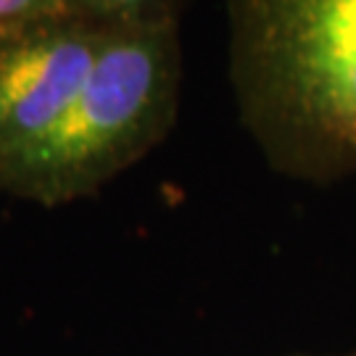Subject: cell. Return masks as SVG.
Wrapping results in <instances>:
<instances>
[{
  "label": "cell",
  "instance_id": "cell-3",
  "mask_svg": "<svg viewBox=\"0 0 356 356\" xmlns=\"http://www.w3.org/2000/svg\"><path fill=\"white\" fill-rule=\"evenodd\" d=\"M114 19H53L0 38V191L13 195L88 88Z\"/></svg>",
  "mask_w": 356,
  "mask_h": 356
},
{
  "label": "cell",
  "instance_id": "cell-5",
  "mask_svg": "<svg viewBox=\"0 0 356 356\" xmlns=\"http://www.w3.org/2000/svg\"><path fill=\"white\" fill-rule=\"evenodd\" d=\"M90 8L124 24H179L182 0H88Z\"/></svg>",
  "mask_w": 356,
  "mask_h": 356
},
{
  "label": "cell",
  "instance_id": "cell-1",
  "mask_svg": "<svg viewBox=\"0 0 356 356\" xmlns=\"http://www.w3.org/2000/svg\"><path fill=\"white\" fill-rule=\"evenodd\" d=\"M243 122L277 166L356 169V0H227Z\"/></svg>",
  "mask_w": 356,
  "mask_h": 356
},
{
  "label": "cell",
  "instance_id": "cell-2",
  "mask_svg": "<svg viewBox=\"0 0 356 356\" xmlns=\"http://www.w3.org/2000/svg\"><path fill=\"white\" fill-rule=\"evenodd\" d=\"M179 85V24L114 22L74 114L13 195L64 206L101 191L166 138Z\"/></svg>",
  "mask_w": 356,
  "mask_h": 356
},
{
  "label": "cell",
  "instance_id": "cell-4",
  "mask_svg": "<svg viewBox=\"0 0 356 356\" xmlns=\"http://www.w3.org/2000/svg\"><path fill=\"white\" fill-rule=\"evenodd\" d=\"M82 13H95L88 0H0V38L42 22Z\"/></svg>",
  "mask_w": 356,
  "mask_h": 356
},
{
  "label": "cell",
  "instance_id": "cell-6",
  "mask_svg": "<svg viewBox=\"0 0 356 356\" xmlns=\"http://www.w3.org/2000/svg\"><path fill=\"white\" fill-rule=\"evenodd\" d=\"M354 356H356V354H354Z\"/></svg>",
  "mask_w": 356,
  "mask_h": 356
}]
</instances>
